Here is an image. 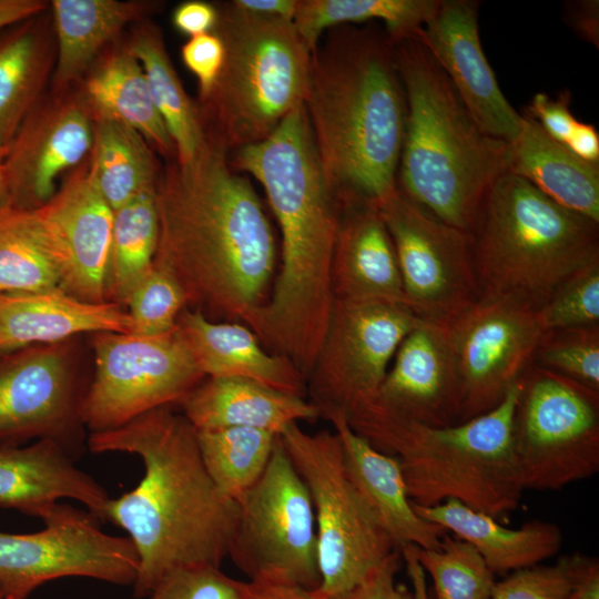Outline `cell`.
Returning a JSON list of instances; mask_svg holds the SVG:
<instances>
[{
	"mask_svg": "<svg viewBox=\"0 0 599 599\" xmlns=\"http://www.w3.org/2000/svg\"><path fill=\"white\" fill-rule=\"evenodd\" d=\"M441 0H297L293 23L313 52L332 27L383 22L392 43L416 38Z\"/></svg>",
	"mask_w": 599,
	"mask_h": 599,
	"instance_id": "d590c367",
	"label": "cell"
},
{
	"mask_svg": "<svg viewBox=\"0 0 599 599\" xmlns=\"http://www.w3.org/2000/svg\"><path fill=\"white\" fill-rule=\"evenodd\" d=\"M521 377L494 409L450 426L372 418L349 425L378 450L397 457L412 501L454 499L491 517L518 508L525 491L512 445Z\"/></svg>",
	"mask_w": 599,
	"mask_h": 599,
	"instance_id": "8992f818",
	"label": "cell"
},
{
	"mask_svg": "<svg viewBox=\"0 0 599 599\" xmlns=\"http://www.w3.org/2000/svg\"><path fill=\"white\" fill-rule=\"evenodd\" d=\"M413 506L424 519L474 546L495 575L539 565L557 555L564 542L560 527L551 521L535 519L508 528L495 517L454 499L428 507Z\"/></svg>",
	"mask_w": 599,
	"mask_h": 599,
	"instance_id": "83f0119b",
	"label": "cell"
},
{
	"mask_svg": "<svg viewBox=\"0 0 599 599\" xmlns=\"http://www.w3.org/2000/svg\"><path fill=\"white\" fill-rule=\"evenodd\" d=\"M79 87L93 115L125 123L163 156L175 159L173 141L153 103L143 69L126 48L106 53Z\"/></svg>",
	"mask_w": 599,
	"mask_h": 599,
	"instance_id": "1f68e13d",
	"label": "cell"
},
{
	"mask_svg": "<svg viewBox=\"0 0 599 599\" xmlns=\"http://www.w3.org/2000/svg\"><path fill=\"white\" fill-rule=\"evenodd\" d=\"M339 437L347 474L398 550L438 549L447 532L413 506L397 457L375 448L342 414L326 418Z\"/></svg>",
	"mask_w": 599,
	"mask_h": 599,
	"instance_id": "603a6c76",
	"label": "cell"
},
{
	"mask_svg": "<svg viewBox=\"0 0 599 599\" xmlns=\"http://www.w3.org/2000/svg\"><path fill=\"white\" fill-rule=\"evenodd\" d=\"M424 321L402 304L334 300L306 378L307 399L319 417L337 413L349 419L368 407L400 343Z\"/></svg>",
	"mask_w": 599,
	"mask_h": 599,
	"instance_id": "4fadbf2b",
	"label": "cell"
},
{
	"mask_svg": "<svg viewBox=\"0 0 599 599\" xmlns=\"http://www.w3.org/2000/svg\"><path fill=\"white\" fill-rule=\"evenodd\" d=\"M571 590L568 599H599V561L575 552Z\"/></svg>",
	"mask_w": 599,
	"mask_h": 599,
	"instance_id": "f907efd6",
	"label": "cell"
},
{
	"mask_svg": "<svg viewBox=\"0 0 599 599\" xmlns=\"http://www.w3.org/2000/svg\"><path fill=\"white\" fill-rule=\"evenodd\" d=\"M444 71L464 106L487 135L510 143L522 125L483 50L478 2L441 0L416 37Z\"/></svg>",
	"mask_w": 599,
	"mask_h": 599,
	"instance_id": "ffe728a7",
	"label": "cell"
},
{
	"mask_svg": "<svg viewBox=\"0 0 599 599\" xmlns=\"http://www.w3.org/2000/svg\"><path fill=\"white\" fill-rule=\"evenodd\" d=\"M480 296L517 295L537 307L599 261V222L509 172L489 189L471 232Z\"/></svg>",
	"mask_w": 599,
	"mask_h": 599,
	"instance_id": "52a82bcc",
	"label": "cell"
},
{
	"mask_svg": "<svg viewBox=\"0 0 599 599\" xmlns=\"http://www.w3.org/2000/svg\"><path fill=\"white\" fill-rule=\"evenodd\" d=\"M573 557H560L552 565H536L511 571L496 581L488 599H568Z\"/></svg>",
	"mask_w": 599,
	"mask_h": 599,
	"instance_id": "f6af8a7d",
	"label": "cell"
},
{
	"mask_svg": "<svg viewBox=\"0 0 599 599\" xmlns=\"http://www.w3.org/2000/svg\"><path fill=\"white\" fill-rule=\"evenodd\" d=\"M373 403L348 424L372 418L427 426L459 423L460 383L447 323L425 319L400 343Z\"/></svg>",
	"mask_w": 599,
	"mask_h": 599,
	"instance_id": "d6986e66",
	"label": "cell"
},
{
	"mask_svg": "<svg viewBox=\"0 0 599 599\" xmlns=\"http://www.w3.org/2000/svg\"><path fill=\"white\" fill-rule=\"evenodd\" d=\"M93 131V112L79 85L44 93L3 154L10 204L38 209L47 203L59 175L89 156Z\"/></svg>",
	"mask_w": 599,
	"mask_h": 599,
	"instance_id": "ac0fdd59",
	"label": "cell"
},
{
	"mask_svg": "<svg viewBox=\"0 0 599 599\" xmlns=\"http://www.w3.org/2000/svg\"><path fill=\"white\" fill-rule=\"evenodd\" d=\"M343 599H427L425 571L410 547L396 549Z\"/></svg>",
	"mask_w": 599,
	"mask_h": 599,
	"instance_id": "ee69618b",
	"label": "cell"
},
{
	"mask_svg": "<svg viewBox=\"0 0 599 599\" xmlns=\"http://www.w3.org/2000/svg\"><path fill=\"white\" fill-rule=\"evenodd\" d=\"M47 10L0 31V150L44 94L55 63V39Z\"/></svg>",
	"mask_w": 599,
	"mask_h": 599,
	"instance_id": "f546056e",
	"label": "cell"
},
{
	"mask_svg": "<svg viewBox=\"0 0 599 599\" xmlns=\"http://www.w3.org/2000/svg\"><path fill=\"white\" fill-rule=\"evenodd\" d=\"M233 164L263 186L282 236L281 268L252 331L307 378L332 311L331 266L346 204L324 174L304 104L264 140L237 149Z\"/></svg>",
	"mask_w": 599,
	"mask_h": 599,
	"instance_id": "7a4b0ae2",
	"label": "cell"
},
{
	"mask_svg": "<svg viewBox=\"0 0 599 599\" xmlns=\"http://www.w3.org/2000/svg\"><path fill=\"white\" fill-rule=\"evenodd\" d=\"M538 308L517 295L480 296L447 323L460 383L459 423L498 406L532 365L546 333Z\"/></svg>",
	"mask_w": 599,
	"mask_h": 599,
	"instance_id": "2e32d148",
	"label": "cell"
},
{
	"mask_svg": "<svg viewBox=\"0 0 599 599\" xmlns=\"http://www.w3.org/2000/svg\"><path fill=\"white\" fill-rule=\"evenodd\" d=\"M331 287L334 300L410 307L392 238L374 204L345 206L333 252Z\"/></svg>",
	"mask_w": 599,
	"mask_h": 599,
	"instance_id": "cb8c5ba5",
	"label": "cell"
},
{
	"mask_svg": "<svg viewBox=\"0 0 599 599\" xmlns=\"http://www.w3.org/2000/svg\"><path fill=\"white\" fill-rule=\"evenodd\" d=\"M232 3L248 13L293 20L297 0H235Z\"/></svg>",
	"mask_w": 599,
	"mask_h": 599,
	"instance_id": "11a10c76",
	"label": "cell"
},
{
	"mask_svg": "<svg viewBox=\"0 0 599 599\" xmlns=\"http://www.w3.org/2000/svg\"><path fill=\"white\" fill-rule=\"evenodd\" d=\"M38 209L62 247L60 288L85 302L104 303L113 210L90 174L88 158Z\"/></svg>",
	"mask_w": 599,
	"mask_h": 599,
	"instance_id": "44dd1931",
	"label": "cell"
},
{
	"mask_svg": "<svg viewBox=\"0 0 599 599\" xmlns=\"http://www.w3.org/2000/svg\"><path fill=\"white\" fill-rule=\"evenodd\" d=\"M93 116L89 170L111 209L114 211L143 193L155 191L160 171L146 140L121 121Z\"/></svg>",
	"mask_w": 599,
	"mask_h": 599,
	"instance_id": "836d02e7",
	"label": "cell"
},
{
	"mask_svg": "<svg viewBox=\"0 0 599 599\" xmlns=\"http://www.w3.org/2000/svg\"><path fill=\"white\" fill-rule=\"evenodd\" d=\"M67 498L85 506L102 522L111 497L53 440L0 444V507L42 519Z\"/></svg>",
	"mask_w": 599,
	"mask_h": 599,
	"instance_id": "7402d4cb",
	"label": "cell"
},
{
	"mask_svg": "<svg viewBox=\"0 0 599 599\" xmlns=\"http://www.w3.org/2000/svg\"><path fill=\"white\" fill-rule=\"evenodd\" d=\"M244 599H321L314 590L298 587L250 581V590Z\"/></svg>",
	"mask_w": 599,
	"mask_h": 599,
	"instance_id": "db71d44e",
	"label": "cell"
},
{
	"mask_svg": "<svg viewBox=\"0 0 599 599\" xmlns=\"http://www.w3.org/2000/svg\"><path fill=\"white\" fill-rule=\"evenodd\" d=\"M94 454L140 457V483L110 498L103 521L128 532L139 558L132 585L145 598L167 572L182 567L221 568L229 556L238 505L215 485L203 463L197 429L164 406L110 430L90 433Z\"/></svg>",
	"mask_w": 599,
	"mask_h": 599,
	"instance_id": "3957f363",
	"label": "cell"
},
{
	"mask_svg": "<svg viewBox=\"0 0 599 599\" xmlns=\"http://www.w3.org/2000/svg\"><path fill=\"white\" fill-rule=\"evenodd\" d=\"M3 152L0 150V207L10 204L7 181L3 171Z\"/></svg>",
	"mask_w": 599,
	"mask_h": 599,
	"instance_id": "9f6ffc18",
	"label": "cell"
},
{
	"mask_svg": "<svg viewBox=\"0 0 599 599\" xmlns=\"http://www.w3.org/2000/svg\"><path fill=\"white\" fill-rule=\"evenodd\" d=\"M186 163L159 173V242L153 264L177 281L186 307L253 328L276 264L270 221L252 184L210 132Z\"/></svg>",
	"mask_w": 599,
	"mask_h": 599,
	"instance_id": "6da1fadb",
	"label": "cell"
},
{
	"mask_svg": "<svg viewBox=\"0 0 599 599\" xmlns=\"http://www.w3.org/2000/svg\"><path fill=\"white\" fill-rule=\"evenodd\" d=\"M100 332L131 333L128 312L113 303L75 298L61 288L0 293V355Z\"/></svg>",
	"mask_w": 599,
	"mask_h": 599,
	"instance_id": "484cf974",
	"label": "cell"
},
{
	"mask_svg": "<svg viewBox=\"0 0 599 599\" xmlns=\"http://www.w3.org/2000/svg\"><path fill=\"white\" fill-rule=\"evenodd\" d=\"M159 242L155 191L113 211L105 278V302L125 306L134 287L152 268Z\"/></svg>",
	"mask_w": 599,
	"mask_h": 599,
	"instance_id": "8d00e7d4",
	"label": "cell"
},
{
	"mask_svg": "<svg viewBox=\"0 0 599 599\" xmlns=\"http://www.w3.org/2000/svg\"><path fill=\"white\" fill-rule=\"evenodd\" d=\"M212 32L223 43L224 59L201 102L213 124L207 132L237 150L267 138L304 104L313 52L293 20L248 13L232 1L217 10Z\"/></svg>",
	"mask_w": 599,
	"mask_h": 599,
	"instance_id": "ba28073f",
	"label": "cell"
},
{
	"mask_svg": "<svg viewBox=\"0 0 599 599\" xmlns=\"http://www.w3.org/2000/svg\"><path fill=\"white\" fill-rule=\"evenodd\" d=\"M176 328L205 378H244L307 398L306 378L295 364L264 348L244 324L211 321L185 307Z\"/></svg>",
	"mask_w": 599,
	"mask_h": 599,
	"instance_id": "d4e9b609",
	"label": "cell"
},
{
	"mask_svg": "<svg viewBox=\"0 0 599 599\" xmlns=\"http://www.w3.org/2000/svg\"><path fill=\"white\" fill-rule=\"evenodd\" d=\"M250 581L230 577L219 567L176 568L162 577L146 599H244Z\"/></svg>",
	"mask_w": 599,
	"mask_h": 599,
	"instance_id": "7bdbcfd3",
	"label": "cell"
},
{
	"mask_svg": "<svg viewBox=\"0 0 599 599\" xmlns=\"http://www.w3.org/2000/svg\"><path fill=\"white\" fill-rule=\"evenodd\" d=\"M571 94L568 90L552 99L544 92L535 94L526 111L554 140L566 144L578 120L570 110Z\"/></svg>",
	"mask_w": 599,
	"mask_h": 599,
	"instance_id": "7dc6e473",
	"label": "cell"
},
{
	"mask_svg": "<svg viewBox=\"0 0 599 599\" xmlns=\"http://www.w3.org/2000/svg\"><path fill=\"white\" fill-rule=\"evenodd\" d=\"M406 99L397 187L446 224L473 232L508 166V142L485 134L417 38L393 43Z\"/></svg>",
	"mask_w": 599,
	"mask_h": 599,
	"instance_id": "5b68a950",
	"label": "cell"
},
{
	"mask_svg": "<svg viewBox=\"0 0 599 599\" xmlns=\"http://www.w3.org/2000/svg\"><path fill=\"white\" fill-rule=\"evenodd\" d=\"M175 28L192 37L212 32L217 21V9L203 1L181 3L173 13Z\"/></svg>",
	"mask_w": 599,
	"mask_h": 599,
	"instance_id": "c3c4849f",
	"label": "cell"
},
{
	"mask_svg": "<svg viewBox=\"0 0 599 599\" xmlns=\"http://www.w3.org/2000/svg\"><path fill=\"white\" fill-rule=\"evenodd\" d=\"M434 583L437 599H488L495 573L469 542L446 532L438 549L412 546Z\"/></svg>",
	"mask_w": 599,
	"mask_h": 599,
	"instance_id": "f35d334b",
	"label": "cell"
},
{
	"mask_svg": "<svg viewBox=\"0 0 599 599\" xmlns=\"http://www.w3.org/2000/svg\"><path fill=\"white\" fill-rule=\"evenodd\" d=\"M29 534L0 530V593L27 599L48 581L82 577L132 586L139 558L129 537L104 532L88 510L58 502Z\"/></svg>",
	"mask_w": 599,
	"mask_h": 599,
	"instance_id": "5bb4252c",
	"label": "cell"
},
{
	"mask_svg": "<svg viewBox=\"0 0 599 599\" xmlns=\"http://www.w3.org/2000/svg\"><path fill=\"white\" fill-rule=\"evenodd\" d=\"M514 415V455L525 490H560L599 471V392L530 365Z\"/></svg>",
	"mask_w": 599,
	"mask_h": 599,
	"instance_id": "30bf717a",
	"label": "cell"
},
{
	"mask_svg": "<svg viewBox=\"0 0 599 599\" xmlns=\"http://www.w3.org/2000/svg\"><path fill=\"white\" fill-rule=\"evenodd\" d=\"M63 252L39 209L0 207V293L60 288Z\"/></svg>",
	"mask_w": 599,
	"mask_h": 599,
	"instance_id": "d6a6232c",
	"label": "cell"
},
{
	"mask_svg": "<svg viewBox=\"0 0 599 599\" xmlns=\"http://www.w3.org/2000/svg\"><path fill=\"white\" fill-rule=\"evenodd\" d=\"M92 335L95 372L80 407L90 433L114 429L152 409L179 405L205 379L176 327L155 336Z\"/></svg>",
	"mask_w": 599,
	"mask_h": 599,
	"instance_id": "7c38bea8",
	"label": "cell"
},
{
	"mask_svg": "<svg viewBox=\"0 0 599 599\" xmlns=\"http://www.w3.org/2000/svg\"><path fill=\"white\" fill-rule=\"evenodd\" d=\"M75 368L67 346H30L0 355V444L49 439L77 459L84 427Z\"/></svg>",
	"mask_w": 599,
	"mask_h": 599,
	"instance_id": "e0dca14e",
	"label": "cell"
},
{
	"mask_svg": "<svg viewBox=\"0 0 599 599\" xmlns=\"http://www.w3.org/2000/svg\"><path fill=\"white\" fill-rule=\"evenodd\" d=\"M532 364L599 392V324L546 332Z\"/></svg>",
	"mask_w": 599,
	"mask_h": 599,
	"instance_id": "ab89813d",
	"label": "cell"
},
{
	"mask_svg": "<svg viewBox=\"0 0 599 599\" xmlns=\"http://www.w3.org/2000/svg\"><path fill=\"white\" fill-rule=\"evenodd\" d=\"M128 51L140 62L153 103L175 148L179 163L191 161L205 140L201 114L192 103L171 63L160 32L141 26L132 33Z\"/></svg>",
	"mask_w": 599,
	"mask_h": 599,
	"instance_id": "e575fe53",
	"label": "cell"
},
{
	"mask_svg": "<svg viewBox=\"0 0 599 599\" xmlns=\"http://www.w3.org/2000/svg\"><path fill=\"white\" fill-rule=\"evenodd\" d=\"M181 53L183 62L197 79L200 98L203 101L211 92L222 68L223 43L214 32H209L190 38Z\"/></svg>",
	"mask_w": 599,
	"mask_h": 599,
	"instance_id": "bcb514c9",
	"label": "cell"
},
{
	"mask_svg": "<svg viewBox=\"0 0 599 599\" xmlns=\"http://www.w3.org/2000/svg\"><path fill=\"white\" fill-rule=\"evenodd\" d=\"M507 172L559 205L599 222V163L573 154L527 112L518 136L508 143Z\"/></svg>",
	"mask_w": 599,
	"mask_h": 599,
	"instance_id": "f1b7e54d",
	"label": "cell"
},
{
	"mask_svg": "<svg viewBox=\"0 0 599 599\" xmlns=\"http://www.w3.org/2000/svg\"><path fill=\"white\" fill-rule=\"evenodd\" d=\"M131 334L155 336L172 332L186 307L182 287L167 271L153 264L126 302Z\"/></svg>",
	"mask_w": 599,
	"mask_h": 599,
	"instance_id": "60d3db41",
	"label": "cell"
},
{
	"mask_svg": "<svg viewBox=\"0 0 599 599\" xmlns=\"http://www.w3.org/2000/svg\"><path fill=\"white\" fill-rule=\"evenodd\" d=\"M374 205L392 238L405 294L417 315L449 323L480 297L470 232L433 216L398 187Z\"/></svg>",
	"mask_w": 599,
	"mask_h": 599,
	"instance_id": "9a60e30c",
	"label": "cell"
},
{
	"mask_svg": "<svg viewBox=\"0 0 599 599\" xmlns=\"http://www.w3.org/2000/svg\"><path fill=\"white\" fill-rule=\"evenodd\" d=\"M280 439L314 509L321 599H343L397 548L351 480L337 434L291 424Z\"/></svg>",
	"mask_w": 599,
	"mask_h": 599,
	"instance_id": "9c48e42d",
	"label": "cell"
},
{
	"mask_svg": "<svg viewBox=\"0 0 599 599\" xmlns=\"http://www.w3.org/2000/svg\"><path fill=\"white\" fill-rule=\"evenodd\" d=\"M236 502L227 557L247 581L315 590L321 575L313 504L280 435L263 475Z\"/></svg>",
	"mask_w": 599,
	"mask_h": 599,
	"instance_id": "8fae6325",
	"label": "cell"
},
{
	"mask_svg": "<svg viewBox=\"0 0 599 599\" xmlns=\"http://www.w3.org/2000/svg\"><path fill=\"white\" fill-rule=\"evenodd\" d=\"M278 435L257 428L197 430L201 456L217 488L237 501L263 475Z\"/></svg>",
	"mask_w": 599,
	"mask_h": 599,
	"instance_id": "74e56055",
	"label": "cell"
},
{
	"mask_svg": "<svg viewBox=\"0 0 599 599\" xmlns=\"http://www.w3.org/2000/svg\"><path fill=\"white\" fill-rule=\"evenodd\" d=\"M565 145L580 159L599 163V134L593 125L578 121Z\"/></svg>",
	"mask_w": 599,
	"mask_h": 599,
	"instance_id": "816d5d0a",
	"label": "cell"
},
{
	"mask_svg": "<svg viewBox=\"0 0 599 599\" xmlns=\"http://www.w3.org/2000/svg\"><path fill=\"white\" fill-rule=\"evenodd\" d=\"M538 314L545 332L599 324V261L560 283Z\"/></svg>",
	"mask_w": 599,
	"mask_h": 599,
	"instance_id": "b9f144b4",
	"label": "cell"
},
{
	"mask_svg": "<svg viewBox=\"0 0 599 599\" xmlns=\"http://www.w3.org/2000/svg\"><path fill=\"white\" fill-rule=\"evenodd\" d=\"M568 26L583 41L599 48V1L575 0L565 4Z\"/></svg>",
	"mask_w": 599,
	"mask_h": 599,
	"instance_id": "681fc988",
	"label": "cell"
},
{
	"mask_svg": "<svg viewBox=\"0 0 599 599\" xmlns=\"http://www.w3.org/2000/svg\"><path fill=\"white\" fill-rule=\"evenodd\" d=\"M50 7L55 39L54 91L79 84L102 49L146 11L144 2L119 0H53Z\"/></svg>",
	"mask_w": 599,
	"mask_h": 599,
	"instance_id": "4dcf8cb0",
	"label": "cell"
},
{
	"mask_svg": "<svg viewBox=\"0 0 599 599\" xmlns=\"http://www.w3.org/2000/svg\"><path fill=\"white\" fill-rule=\"evenodd\" d=\"M0 599H14V598L8 597V596H4V595L0 593Z\"/></svg>",
	"mask_w": 599,
	"mask_h": 599,
	"instance_id": "6f0895ef",
	"label": "cell"
},
{
	"mask_svg": "<svg viewBox=\"0 0 599 599\" xmlns=\"http://www.w3.org/2000/svg\"><path fill=\"white\" fill-rule=\"evenodd\" d=\"M304 106L324 174L344 203L377 204L397 190L406 99L388 37L348 28L313 51Z\"/></svg>",
	"mask_w": 599,
	"mask_h": 599,
	"instance_id": "277c9868",
	"label": "cell"
},
{
	"mask_svg": "<svg viewBox=\"0 0 599 599\" xmlns=\"http://www.w3.org/2000/svg\"><path fill=\"white\" fill-rule=\"evenodd\" d=\"M177 406L197 430L248 427L280 435L291 424L319 417L305 397L231 377H206Z\"/></svg>",
	"mask_w": 599,
	"mask_h": 599,
	"instance_id": "4316f807",
	"label": "cell"
},
{
	"mask_svg": "<svg viewBox=\"0 0 599 599\" xmlns=\"http://www.w3.org/2000/svg\"><path fill=\"white\" fill-rule=\"evenodd\" d=\"M49 6L42 0H0V31L48 10Z\"/></svg>",
	"mask_w": 599,
	"mask_h": 599,
	"instance_id": "f5cc1de1",
	"label": "cell"
}]
</instances>
